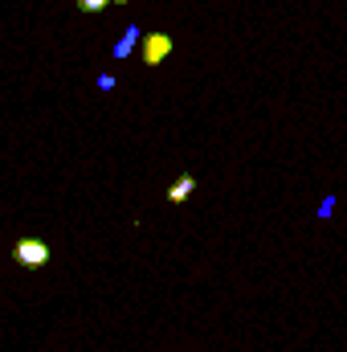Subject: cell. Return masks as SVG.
I'll return each mask as SVG.
<instances>
[{
  "mask_svg": "<svg viewBox=\"0 0 347 352\" xmlns=\"http://www.w3.org/2000/svg\"><path fill=\"white\" fill-rule=\"evenodd\" d=\"M12 258H16L21 266H29V270H37V266L49 263V246L37 242V238H21V242L12 246Z\"/></svg>",
  "mask_w": 347,
  "mask_h": 352,
  "instance_id": "cell-1",
  "label": "cell"
},
{
  "mask_svg": "<svg viewBox=\"0 0 347 352\" xmlns=\"http://www.w3.org/2000/svg\"><path fill=\"white\" fill-rule=\"evenodd\" d=\"M192 188H196V180H192V176H180V180H172V188H168V201H172V205H184V201L192 197Z\"/></svg>",
  "mask_w": 347,
  "mask_h": 352,
  "instance_id": "cell-4",
  "label": "cell"
},
{
  "mask_svg": "<svg viewBox=\"0 0 347 352\" xmlns=\"http://www.w3.org/2000/svg\"><path fill=\"white\" fill-rule=\"evenodd\" d=\"M168 54H172V37L168 33H147L143 37V62L147 66H160Z\"/></svg>",
  "mask_w": 347,
  "mask_h": 352,
  "instance_id": "cell-2",
  "label": "cell"
},
{
  "mask_svg": "<svg viewBox=\"0 0 347 352\" xmlns=\"http://www.w3.org/2000/svg\"><path fill=\"white\" fill-rule=\"evenodd\" d=\"M139 41H143V29H135V25H131V29L119 37V45H115V58H119V62H123V58H131V50H135Z\"/></svg>",
  "mask_w": 347,
  "mask_h": 352,
  "instance_id": "cell-3",
  "label": "cell"
},
{
  "mask_svg": "<svg viewBox=\"0 0 347 352\" xmlns=\"http://www.w3.org/2000/svg\"><path fill=\"white\" fill-rule=\"evenodd\" d=\"M106 4H115V0H78V8H82V12H102Z\"/></svg>",
  "mask_w": 347,
  "mask_h": 352,
  "instance_id": "cell-5",
  "label": "cell"
},
{
  "mask_svg": "<svg viewBox=\"0 0 347 352\" xmlns=\"http://www.w3.org/2000/svg\"><path fill=\"white\" fill-rule=\"evenodd\" d=\"M115 4H127V0H115Z\"/></svg>",
  "mask_w": 347,
  "mask_h": 352,
  "instance_id": "cell-6",
  "label": "cell"
}]
</instances>
